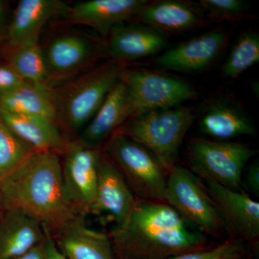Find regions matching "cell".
Masks as SVG:
<instances>
[{"mask_svg":"<svg viewBox=\"0 0 259 259\" xmlns=\"http://www.w3.org/2000/svg\"><path fill=\"white\" fill-rule=\"evenodd\" d=\"M135 18L163 34L181 33L204 23L199 10L190 3L179 0L148 2Z\"/></svg>","mask_w":259,"mask_h":259,"instance_id":"obj_20","label":"cell"},{"mask_svg":"<svg viewBox=\"0 0 259 259\" xmlns=\"http://www.w3.org/2000/svg\"><path fill=\"white\" fill-rule=\"evenodd\" d=\"M7 3L3 0H0V39L3 37V34L6 32L5 30V18H6Z\"/></svg>","mask_w":259,"mask_h":259,"instance_id":"obj_33","label":"cell"},{"mask_svg":"<svg viewBox=\"0 0 259 259\" xmlns=\"http://www.w3.org/2000/svg\"><path fill=\"white\" fill-rule=\"evenodd\" d=\"M108 36L109 54L121 64L154 55L168 45L165 34L143 23L120 24Z\"/></svg>","mask_w":259,"mask_h":259,"instance_id":"obj_17","label":"cell"},{"mask_svg":"<svg viewBox=\"0 0 259 259\" xmlns=\"http://www.w3.org/2000/svg\"><path fill=\"white\" fill-rule=\"evenodd\" d=\"M25 83L8 62L0 64V97L15 91Z\"/></svg>","mask_w":259,"mask_h":259,"instance_id":"obj_29","label":"cell"},{"mask_svg":"<svg viewBox=\"0 0 259 259\" xmlns=\"http://www.w3.org/2000/svg\"><path fill=\"white\" fill-rule=\"evenodd\" d=\"M255 154L254 149L243 143L201 138L191 139L187 147V158L194 175L236 191H242L243 170Z\"/></svg>","mask_w":259,"mask_h":259,"instance_id":"obj_6","label":"cell"},{"mask_svg":"<svg viewBox=\"0 0 259 259\" xmlns=\"http://www.w3.org/2000/svg\"><path fill=\"white\" fill-rule=\"evenodd\" d=\"M109 236L117 259H166L207 247L204 233L190 228L166 202L141 199Z\"/></svg>","mask_w":259,"mask_h":259,"instance_id":"obj_1","label":"cell"},{"mask_svg":"<svg viewBox=\"0 0 259 259\" xmlns=\"http://www.w3.org/2000/svg\"><path fill=\"white\" fill-rule=\"evenodd\" d=\"M138 198L117 167L103 152L95 201L90 212L107 216L120 226L131 215Z\"/></svg>","mask_w":259,"mask_h":259,"instance_id":"obj_13","label":"cell"},{"mask_svg":"<svg viewBox=\"0 0 259 259\" xmlns=\"http://www.w3.org/2000/svg\"><path fill=\"white\" fill-rule=\"evenodd\" d=\"M246 243L228 239L214 247L186 252L166 259H246Z\"/></svg>","mask_w":259,"mask_h":259,"instance_id":"obj_27","label":"cell"},{"mask_svg":"<svg viewBox=\"0 0 259 259\" xmlns=\"http://www.w3.org/2000/svg\"><path fill=\"white\" fill-rule=\"evenodd\" d=\"M199 5L214 21H234L249 12V6L243 0H201Z\"/></svg>","mask_w":259,"mask_h":259,"instance_id":"obj_28","label":"cell"},{"mask_svg":"<svg viewBox=\"0 0 259 259\" xmlns=\"http://www.w3.org/2000/svg\"><path fill=\"white\" fill-rule=\"evenodd\" d=\"M165 202L202 233L218 238L227 236L222 218L207 189L188 168L177 164L168 172Z\"/></svg>","mask_w":259,"mask_h":259,"instance_id":"obj_7","label":"cell"},{"mask_svg":"<svg viewBox=\"0 0 259 259\" xmlns=\"http://www.w3.org/2000/svg\"><path fill=\"white\" fill-rule=\"evenodd\" d=\"M259 62V35L248 31L238 37L223 64V77L235 80L246 70Z\"/></svg>","mask_w":259,"mask_h":259,"instance_id":"obj_25","label":"cell"},{"mask_svg":"<svg viewBox=\"0 0 259 259\" xmlns=\"http://www.w3.org/2000/svg\"><path fill=\"white\" fill-rule=\"evenodd\" d=\"M45 238V228L35 218L18 209L0 211V259L25 254Z\"/></svg>","mask_w":259,"mask_h":259,"instance_id":"obj_19","label":"cell"},{"mask_svg":"<svg viewBox=\"0 0 259 259\" xmlns=\"http://www.w3.org/2000/svg\"><path fill=\"white\" fill-rule=\"evenodd\" d=\"M44 248H45L47 259H67L58 249L52 237L47 230H46V238L44 240Z\"/></svg>","mask_w":259,"mask_h":259,"instance_id":"obj_31","label":"cell"},{"mask_svg":"<svg viewBox=\"0 0 259 259\" xmlns=\"http://www.w3.org/2000/svg\"><path fill=\"white\" fill-rule=\"evenodd\" d=\"M207 192L224 223L229 239L255 243L259 238V203L243 191L206 180Z\"/></svg>","mask_w":259,"mask_h":259,"instance_id":"obj_10","label":"cell"},{"mask_svg":"<svg viewBox=\"0 0 259 259\" xmlns=\"http://www.w3.org/2000/svg\"><path fill=\"white\" fill-rule=\"evenodd\" d=\"M44 53L52 88L80 74L100 56V49L87 37L66 34L53 39Z\"/></svg>","mask_w":259,"mask_h":259,"instance_id":"obj_11","label":"cell"},{"mask_svg":"<svg viewBox=\"0 0 259 259\" xmlns=\"http://www.w3.org/2000/svg\"><path fill=\"white\" fill-rule=\"evenodd\" d=\"M245 182L248 188L255 195H259V163L255 161L247 171Z\"/></svg>","mask_w":259,"mask_h":259,"instance_id":"obj_30","label":"cell"},{"mask_svg":"<svg viewBox=\"0 0 259 259\" xmlns=\"http://www.w3.org/2000/svg\"><path fill=\"white\" fill-rule=\"evenodd\" d=\"M0 211H1V207H0Z\"/></svg>","mask_w":259,"mask_h":259,"instance_id":"obj_34","label":"cell"},{"mask_svg":"<svg viewBox=\"0 0 259 259\" xmlns=\"http://www.w3.org/2000/svg\"><path fill=\"white\" fill-rule=\"evenodd\" d=\"M199 126L203 134L221 141L257 134L254 123L245 110L228 100L211 103L201 117Z\"/></svg>","mask_w":259,"mask_h":259,"instance_id":"obj_22","label":"cell"},{"mask_svg":"<svg viewBox=\"0 0 259 259\" xmlns=\"http://www.w3.org/2000/svg\"><path fill=\"white\" fill-rule=\"evenodd\" d=\"M0 117L10 131L34 152L62 155L69 144L55 121L3 111H0Z\"/></svg>","mask_w":259,"mask_h":259,"instance_id":"obj_21","label":"cell"},{"mask_svg":"<svg viewBox=\"0 0 259 259\" xmlns=\"http://www.w3.org/2000/svg\"><path fill=\"white\" fill-rule=\"evenodd\" d=\"M13 259H47L45 248H44V241L40 244L36 245L35 248L29 250L25 254Z\"/></svg>","mask_w":259,"mask_h":259,"instance_id":"obj_32","label":"cell"},{"mask_svg":"<svg viewBox=\"0 0 259 259\" xmlns=\"http://www.w3.org/2000/svg\"><path fill=\"white\" fill-rule=\"evenodd\" d=\"M125 83L133 117L152 110L180 107L198 97L190 83L148 69L124 70Z\"/></svg>","mask_w":259,"mask_h":259,"instance_id":"obj_8","label":"cell"},{"mask_svg":"<svg viewBox=\"0 0 259 259\" xmlns=\"http://www.w3.org/2000/svg\"><path fill=\"white\" fill-rule=\"evenodd\" d=\"M0 111L44 117L56 122L55 105L49 87L24 83L15 91L0 97Z\"/></svg>","mask_w":259,"mask_h":259,"instance_id":"obj_23","label":"cell"},{"mask_svg":"<svg viewBox=\"0 0 259 259\" xmlns=\"http://www.w3.org/2000/svg\"><path fill=\"white\" fill-rule=\"evenodd\" d=\"M51 236L67 259H116L109 235L89 228L84 214H77Z\"/></svg>","mask_w":259,"mask_h":259,"instance_id":"obj_15","label":"cell"},{"mask_svg":"<svg viewBox=\"0 0 259 259\" xmlns=\"http://www.w3.org/2000/svg\"><path fill=\"white\" fill-rule=\"evenodd\" d=\"M228 40V32L225 30H209L180 42L156 58L154 62L162 68L180 72H199L207 69L216 61Z\"/></svg>","mask_w":259,"mask_h":259,"instance_id":"obj_12","label":"cell"},{"mask_svg":"<svg viewBox=\"0 0 259 259\" xmlns=\"http://www.w3.org/2000/svg\"><path fill=\"white\" fill-rule=\"evenodd\" d=\"M69 5L61 0H20L5 32L8 50L38 42L51 19L66 17Z\"/></svg>","mask_w":259,"mask_h":259,"instance_id":"obj_14","label":"cell"},{"mask_svg":"<svg viewBox=\"0 0 259 259\" xmlns=\"http://www.w3.org/2000/svg\"><path fill=\"white\" fill-rule=\"evenodd\" d=\"M60 155L35 152L0 185V207L37 220L50 234L80 213L65 190Z\"/></svg>","mask_w":259,"mask_h":259,"instance_id":"obj_2","label":"cell"},{"mask_svg":"<svg viewBox=\"0 0 259 259\" xmlns=\"http://www.w3.org/2000/svg\"><path fill=\"white\" fill-rule=\"evenodd\" d=\"M194 120L192 109L180 106L135 115L117 131L147 148L168 173L177 164L181 146Z\"/></svg>","mask_w":259,"mask_h":259,"instance_id":"obj_4","label":"cell"},{"mask_svg":"<svg viewBox=\"0 0 259 259\" xmlns=\"http://www.w3.org/2000/svg\"><path fill=\"white\" fill-rule=\"evenodd\" d=\"M123 71L121 63L109 61L51 88L59 128L79 135L120 81Z\"/></svg>","mask_w":259,"mask_h":259,"instance_id":"obj_3","label":"cell"},{"mask_svg":"<svg viewBox=\"0 0 259 259\" xmlns=\"http://www.w3.org/2000/svg\"><path fill=\"white\" fill-rule=\"evenodd\" d=\"M34 153L0 117V185L18 171Z\"/></svg>","mask_w":259,"mask_h":259,"instance_id":"obj_26","label":"cell"},{"mask_svg":"<svg viewBox=\"0 0 259 259\" xmlns=\"http://www.w3.org/2000/svg\"><path fill=\"white\" fill-rule=\"evenodd\" d=\"M62 155L61 171L66 194L77 212L86 215L95 201L103 150L69 141Z\"/></svg>","mask_w":259,"mask_h":259,"instance_id":"obj_9","label":"cell"},{"mask_svg":"<svg viewBox=\"0 0 259 259\" xmlns=\"http://www.w3.org/2000/svg\"><path fill=\"white\" fill-rule=\"evenodd\" d=\"M132 117L127 88L120 79L76 141L89 147H101L102 144Z\"/></svg>","mask_w":259,"mask_h":259,"instance_id":"obj_18","label":"cell"},{"mask_svg":"<svg viewBox=\"0 0 259 259\" xmlns=\"http://www.w3.org/2000/svg\"><path fill=\"white\" fill-rule=\"evenodd\" d=\"M147 0H89L69 6L66 18L108 36L117 25L135 18Z\"/></svg>","mask_w":259,"mask_h":259,"instance_id":"obj_16","label":"cell"},{"mask_svg":"<svg viewBox=\"0 0 259 259\" xmlns=\"http://www.w3.org/2000/svg\"><path fill=\"white\" fill-rule=\"evenodd\" d=\"M102 150L138 199L165 202L167 172L147 148L116 131Z\"/></svg>","mask_w":259,"mask_h":259,"instance_id":"obj_5","label":"cell"},{"mask_svg":"<svg viewBox=\"0 0 259 259\" xmlns=\"http://www.w3.org/2000/svg\"><path fill=\"white\" fill-rule=\"evenodd\" d=\"M8 63L25 82L51 88L44 49L38 42L8 50Z\"/></svg>","mask_w":259,"mask_h":259,"instance_id":"obj_24","label":"cell"}]
</instances>
